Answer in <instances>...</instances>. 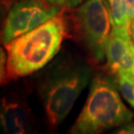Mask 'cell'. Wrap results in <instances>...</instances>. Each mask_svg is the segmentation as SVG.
<instances>
[{
    "mask_svg": "<svg viewBox=\"0 0 134 134\" xmlns=\"http://www.w3.org/2000/svg\"><path fill=\"white\" fill-rule=\"evenodd\" d=\"M92 66L71 54L58 57L38 79L37 93L49 128L55 130L91 81Z\"/></svg>",
    "mask_w": 134,
    "mask_h": 134,
    "instance_id": "6da1fadb",
    "label": "cell"
},
{
    "mask_svg": "<svg viewBox=\"0 0 134 134\" xmlns=\"http://www.w3.org/2000/svg\"><path fill=\"white\" fill-rule=\"evenodd\" d=\"M68 38H71L69 12L62 10L44 24L4 45L9 81L44 69L59 54Z\"/></svg>",
    "mask_w": 134,
    "mask_h": 134,
    "instance_id": "7a4b0ae2",
    "label": "cell"
},
{
    "mask_svg": "<svg viewBox=\"0 0 134 134\" xmlns=\"http://www.w3.org/2000/svg\"><path fill=\"white\" fill-rule=\"evenodd\" d=\"M115 77L102 72L92 77L83 107L70 129L72 134L100 133L133 119L117 91Z\"/></svg>",
    "mask_w": 134,
    "mask_h": 134,
    "instance_id": "3957f363",
    "label": "cell"
},
{
    "mask_svg": "<svg viewBox=\"0 0 134 134\" xmlns=\"http://www.w3.org/2000/svg\"><path fill=\"white\" fill-rule=\"evenodd\" d=\"M71 38L83 49L92 67L105 62L106 47L112 31V23L106 0H85L69 9Z\"/></svg>",
    "mask_w": 134,
    "mask_h": 134,
    "instance_id": "277c9868",
    "label": "cell"
},
{
    "mask_svg": "<svg viewBox=\"0 0 134 134\" xmlns=\"http://www.w3.org/2000/svg\"><path fill=\"white\" fill-rule=\"evenodd\" d=\"M62 8L43 0H18L12 3L0 29V42L6 45L58 15Z\"/></svg>",
    "mask_w": 134,
    "mask_h": 134,
    "instance_id": "5b68a950",
    "label": "cell"
},
{
    "mask_svg": "<svg viewBox=\"0 0 134 134\" xmlns=\"http://www.w3.org/2000/svg\"><path fill=\"white\" fill-rule=\"evenodd\" d=\"M33 124L32 111L24 97L10 92L0 98V128L4 133H28Z\"/></svg>",
    "mask_w": 134,
    "mask_h": 134,
    "instance_id": "8992f818",
    "label": "cell"
},
{
    "mask_svg": "<svg viewBox=\"0 0 134 134\" xmlns=\"http://www.w3.org/2000/svg\"><path fill=\"white\" fill-rule=\"evenodd\" d=\"M110 13L112 28H124L129 30L130 21L127 18L123 0H106Z\"/></svg>",
    "mask_w": 134,
    "mask_h": 134,
    "instance_id": "52a82bcc",
    "label": "cell"
},
{
    "mask_svg": "<svg viewBox=\"0 0 134 134\" xmlns=\"http://www.w3.org/2000/svg\"><path fill=\"white\" fill-rule=\"evenodd\" d=\"M114 77L120 94L134 108V77L127 72H118Z\"/></svg>",
    "mask_w": 134,
    "mask_h": 134,
    "instance_id": "ba28073f",
    "label": "cell"
},
{
    "mask_svg": "<svg viewBox=\"0 0 134 134\" xmlns=\"http://www.w3.org/2000/svg\"><path fill=\"white\" fill-rule=\"evenodd\" d=\"M9 81L7 72V53L0 46V86Z\"/></svg>",
    "mask_w": 134,
    "mask_h": 134,
    "instance_id": "9c48e42d",
    "label": "cell"
},
{
    "mask_svg": "<svg viewBox=\"0 0 134 134\" xmlns=\"http://www.w3.org/2000/svg\"><path fill=\"white\" fill-rule=\"evenodd\" d=\"M45 2H48L50 4L56 5L58 7L62 8L64 10L74 9L81 4L85 0H43Z\"/></svg>",
    "mask_w": 134,
    "mask_h": 134,
    "instance_id": "30bf717a",
    "label": "cell"
},
{
    "mask_svg": "<svg viewBox=\"0 0 134 134\" xmlns=\"http://www.w3.org/2000/svg\"><path fill=\"white\" fill-rule=\"evenodd\" d=\"M12 3H13V0H0V27L3 23L6 14Z\"/></svg>",
    "mask_w": 134,
    "mask_h": 134,
    "instance_id": "8fae6325",
    "label": "cell"
},
{
    "mask_svg": "<svg viewBox=\"0 0 134 134\" xmlns=\"http://www.w3.org/2000/svg\"><path fill=\"white\" fill-rule=\"evenodd\" d=\"M127 18L130 22L134 20V0H123Z\"/></svg>",
    "mask_w": 134,
    "mask_h": 134,
    "instance_id": "7c38bea8",
    "label": "cell"
},
{
    "mask_svg": "<svg viewBox=\"0 0 134 134\" xmlns=\"http://www.w3.org/2000/svg\"><path fill=\"white\" fill-rule=\"evenodd\" d=\"M118 133H125V134H132L134 133V121L133 122H128L126 123L124 127H122L121 129L118 131Z\"/></svg>",
    "mask_w": 134,
    "mask_h": 134,
    "instance_id": "4fadbf2b",
    "label": "cell"
},
{
    "mask_svg": "<svg viewBox=\"0 0 134 134\" xmlns=\"http://www.w3.org/2000/svg\"><path fill=\"white\" fill-rule=\"evenodd\" d=\"M129 35H130V38H131V41L132 43L134 44V20H132L130 22L129 25Z\"/></svg>",
    "mask_w": 134,
    "mask_h": 134,
    "instance_id": "5bb4252c",
    "label": "cell"
},
{
    "mask_svg": "<svg viewBox=\"0 0 134 134\" xmlns=\"http://www.w3.org/2000/svg\"><path fill=\"white\" fill-rule=\"evenodd\" d=\"M132 52H133V54H134V44L132 45Z\"/></svg>",
    "mask_w": 134,
    "mask_h": 134,
    "instance_id": "9a60e30c",
    "label": "cell"
}]
</instances>
